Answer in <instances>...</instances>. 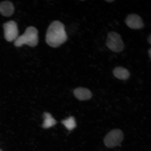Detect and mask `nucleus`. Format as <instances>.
<instances>
[{
	"label": "nucleus",
	"mask_w": 151,
	"mask_h": 151,
	"mask_svg": "<svg viewBox=\"0 0 151 151\" xmlns=\"http://www.w3.org/2000/svg\"><path fill=\"white\" fill-rule=\"evenodd\" d=\"M38 42V31L36 28L29 26L23 35L17 38L14 41V45L17 47H21L24 44L35 47L37 46Z\"/></svg>",
	"instance_id": "f03ea898"
},
{
	"label": "nucleus",
	"mask_w": 151,
	"mask_h": 151,
	"mask_svg": "<svg viewBox=\"0 0 151 151\" xmlns=\"http://www.w3.org/2000/svg\"><path fill=\"white\" fill-rule=\"evenodd\" d=\"M62 123L69 131H71L76 127L75 119L73 116L70 117L62 121Z\"/></svg>",
	"instance_id": "9b49d317"
},
{
	"label": "nucleus",
	"mask_w": 151,
	"mask_h": 151,
	"mask_svg": "<svg viewBox=\"0 0 151 151\" xmlns=\"http://www.w3.org/2000/svg\"><path fill=\"white\" fill-rule=\"evenodd\" d=\"M44 118V122L42 124V127L47 129L55 125L57 123L56 120L52 117V115L48 112H45L43 114Z\"/></svg>",
	"instance_id": "9d476101"
},
{
	"label": "nucleus",
	"mask_w": 151,
	"mask_h": 151,
	"mask_svg": "<svg viewBox=\"0 0 151 151\" xmlns=\"http://www.w3.org/2000/svg\"><path fill=\"white\" fill-rule=\"evenodd\" d=\"M106 45L112 51L117 53L122 52L124 46L121 36L114 32H111L107 35Z\"/></svg>",
	"instance_id": "7ed1b4c3"
},
{
	"label": "nucleus",
	"mask_w": 151,
	"mask_h": 151,
	"mask_svg": "<svg viewBox=\"0 0 151 151\" xmlns=\"http://www.w3.org/2000/svg\"><path fill=\"white\" fill-rule=\"evenodd\" d=\"M124 134L121 130L115 129L111 131L107 134L104 139V143L109 148L116 147L123 140Z\"/></svg>",
	"instance_id": "20e7f679"
},
{
	"label": "nucleus",
	"mask_w": 151,
	"mask_h": 151,
	"mask_svg": "<svg viewBox=\"0 0 151 151\" xmlns=\"http://www.w3.org/2000/svg\"><path fill=\"white\" fill-rule=\"evenodd\" d=\"M0 151H3L2 150H1V149H0Z\"/></svg>",
	"instance_id": "2eb2a0df"
},
{
	"label": "nucleus",
	"mask_w": 151,
	"mask_h": 151,
	"mask_svg": "<svg viewBox=\"0 0 151 151\" xmlns=\"http://www.w3.org/2000/svg\"><path fill=\"white\" fill-rule=\"evenodd\" d=\"M75 97L80 101H86L91 99L92 93L88 88H76L73 92Z\"/></svg>",
	"instance_id": "6e6552de"
},
{
	"label": "nucleus",
	"mask_w": 151,
	"mask_h": 151,
	"mask_svg": "<svg viewBox=\"0 0 151 151\" xmlns=\"http://www.w3.org/2000/svg\"><path fill=\"white\" fill-rule=\"evenodd\" d=\"M114 0H106L105 1L109 3H111L113 2V1H114Z\"/></svg>",
	"instance_id": "ddd939ff"
},
{
	"label": "nucleus",
	"mask_w": 151,
	"mask_h": 151,
	"mask_svg": "<svg viewBox=\"0 0 151 151\" xmlns=\"http://www.w3.org/2000/svg\"><path fill=\"white\" fill-rule=\"evenodd\" d=\"M125 23L128 27L134 29H140L144 27L142 19L138 15L131 14L126 18Z\"/></svg>",
	"instance_id": "423d86ee"
},
{
	"label": "nucleus",
	"mask_w": 151,
	"mask_h": 151,
	"mask_svg": "<svg viewBox=\"0 0 151 151\" xmlns=\"http://www.w3.org/2000/svg\"><path fill=\"white\" fill-rule=\"evenodd\" d=\"M151 35H150V37H148V42L149 43L151 44Z\"/></svg>",
	"instance_id": "f8f14e48"
},
{
	"label": "nucleus",
	"mask_w": 151,
	"mask_h": 151,
	"mask_svg": "<svg viewBox=\"0 0 151 151\" xmlns=\"http://www.w3.org/2000/svg\"><path fill=\"white\" fill-rule=\"evenodd\" d=\"M148 53L150 54V58H151V49L150 48V50H148Z\"/></svg>",
	"instance_id": "4468645a"
},
{
	"label": "nucleus",
	"mask_w": 151,
	"mask_h": 151,
	"mask_svg": "<svg viewBox=\"0 0 151 151\" xmlns=\"http://www.w3.org/2000/svg\"><path fill=\"white\" fill-rule=\"evenodd\" d=\"M67 35L65 26L58 21L52 22L48 28L46 35V42L50 46L57 48L67 40Z\"/></svg>",
	"instance_id": "f257e3e1"
},
{
	"label": "nucleus",
	"mask_w": 151,
	"mask_h": 151,
	"mask_svg": "<svg viewBox=\"0 0 151 151\" xmlns=\"http://www.w3.org/2000/svg\"><path fill=\"white\" fill-rule=\"evenodd\" d=\"M5 38L8 42L15 41L18 37L19 31L16 22L11 20L3 25Z\"/></svg>",
	"instance_id": "39448f33"
},
{
	"label": "nucleus",
	"mask_w": 151,
	"mask_h": 151,
	"mask_svg": "<svg viewBox=\"0 0 151 151\" xmlns=\"http://www.w3.org/2000/svg\"><path fill=\"white\" fill-rule=\"evenodd\" d=\"M14 6L10 1H4L0 3V13L3 16L10 17L14 14Z\"/></svg>",
	"instance_id": "0eeeda50"
},
{
	"label": "nucleus",
	"mask_w": 151,
	"mask_h": 151,
	"mask_svg": "<svg viewBox=\"0 0 151 151\" xmlns=\"http://www.w3.org/2000/svg\"><path fill=\"white\" fill-rule=\"evenodd\" d=\"M113 73L115 77L120 80H127L130 76L129 71L122 67H119L115 68Z\"/></svg>",
	"instance_id": "1a4fd4ad"
}]
</instances>
